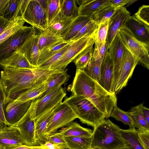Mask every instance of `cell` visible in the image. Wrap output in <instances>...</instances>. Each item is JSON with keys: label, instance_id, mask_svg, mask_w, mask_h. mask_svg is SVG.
<instances>
[{"label": "cell", "instance_id": "cell-45", "mask_svg": "<svg viewBox=\"0 0 149 149\" xmlns=\"http://www.w3.org/2000/svg\"><path fill=\"white\" fill-rule=\"evenodd\" d=\"M133 16L146 25L149 26V5H144L142 6Z\"/></svg>", "mask_w": 149, "mask_h": 149}, {"label": "cell", "instance_id": "cell-44", "mask_svg": "<svg viewBox=\"0 0 149 149\" xmlns=\"http://www.w3.org/2000/svg\"><path fill=\"white\" fill-rule=\"evenodd\" d=\"M5 99L4 91L0 81V132L8 126L5 117L3 108Z\"/></svg>", "mask_w": 149, "mask_h": 149}, {"label": "cell", "instance_id": "cell-19", "mask_svg": "<svg viewBox=\"0 0 149 149\" xmlns=\"http://www.w3.org/2000/svg\"><path fill=\"white\" fill-rule=\"evenodd\" d=\"M113 73V62L108 52L102 62L100 70V79L97 82L111 93H114L112 92L111 87Z\"/></svg>", "mask_w": 149, "mask_h": 149}, {"label": "cell", "instance_id": "cell-43", "mask_svg": "<svg viewBox=\"0 0 149 149\" xmlns=\"http://www.w3.org/2000/svg\"><path fill=\"white\" fill-rule=\"evenodd\" d=\"M60 6V0H49L47 13V27L59 12Z\"/></svg>", "mask_w": 149, "mask_h": 149}, {"label": "cell", "instance_id": "cell-32", "mask_svg": "<svg viewBox=\"0 0 149 149\" xmlns=\"http://www.w3.org/2000/svg\"><path fill=\"white\" fill-rule=\"evenodd\" d=\"M68 69L64 70L48 82L47 86L45 91L37 98L40 99L48 93L54 90L57 87L61 86L68 80L69 76L67 74Z\"/></svg>", "mask_w": 149, "mask_h": 149}, {"label": "cell", "instance_id": "cell-21", "mask_svg": "<svg viewBox=\"0 0 149 149\" xmlns=\"http://www.w3.org/2000/svg\"><path fill=\"white\" fill-rule=\"evenodd\" d=\"M93 17L78 16L61 35L63 40L68 42L70 41L71 39L93 18Z\"/></svg>", "mask_w": 149, "mask_h": 149}, {"label": "cell", "instance_id": "cell-52", "mask_svg": "<svg viewBox=\"0 0 149 149\" xmlns=\"http://www.w3.org/2000/svg\"><path fill=\"white\" fill-rule=\"evenodd\" d=\"M140 104L143 116L148 124L149 125V109L144 106L143 104L141 103Z\"/></svg>", "mask_w": 149, "mask_h": 149}, {"label": "cell", "instance_id": "cell-10", "mask_svg": "<svg viewBox=\"0 0 149 149\" xmlns=\"http://www.w3.org/2000/svg\"><path fill=\"white\" fill-rule=\"evenodd\" d=\"M35 121L32 102L30 108L25 114L18 122L12 126L19 130L24 144L27 146H39L36 139Z\"/></svg>", "mask_w": 149, "mask_h": 149}, {"label": "cell", "instance_id": "cell-6", "mask_svg": "<svg viewBox=\"0 0 149 149\" xmlns=\"http://www.w3.org/2000/svg\"><path fill=\"white\" fill-rule=\"evenodd\" d=\"M119 31L126 47L137 59L138 63L149 69V45L136 39L125 26Z\"/></svg>", "mask_w": 149, "mask_h": 149}, {"label": "cell", "instance_id": "cell-37", "mask_svg": "<svg viewBox=\"0 0 149 149\" xmlns=\"http://www.w3.org/2000/svg\"><path fill=\"white\" fill-rule=\"evenodd\" d=\"M60 11L65 15L74 18L78 16V7L75 0H60Z\"/></svg>", "mask_w": 149, "mask_h": 149}, {"label": "cell", "instance_id": "cell-25", "mask_svg": "<svg viewBox=\"0 0 149 149\" xmlns=\"http://www.w3.org/2000/svg\"><path fill=\"white\" fill-rule=\"evenodd\" d=\"M53 110L35 120L36 139L38 146H43L47 142L44 137V133L52 116Z\"/></svg>", "mask_w": 149, "mask_h": 149}, {"label": "cell", "instance_id": "cell-49", "mask_svg": "<svg viewBox=\"0 0 149 149\" xmlns=\"http://www.w3.org/2000/svg\"><path fill=\"white\" fill-rule=\"evenodd\" d=\"M109 47V46L108 43L106 41L103 43L99 51L98 55L102 60L108 52Z\"/></svg>", "mask_w": 149, "mask_h": 149}, {"label": "cell", "instance_id": "cell-33", "mask_svg": "<svg viewBox=\"0 0 149 149\" xmlns=\"http://www.w3.org/2000/svg\"><path fill=\"white\" fill-rule=\"evenodd\" d=\"M102 61L99 55L93 56L83 70L87 74L97 82L100 79V70Z\"/></svg>", "mask_w": 149, "mask_h": 149}, {"label": "cell", "instance_id": "cell-56", "mask_svg": "<svg viewBox=\"0 0 149 149\" xmlns=\"http://www.w3.org/2000/svg\"><path fill=\"white\" fill-rule=\"evenodd\" d=\"M8 1V0H0V17L2 16L3 9Z\"/></svg>", "mask_w": 149, "mask_h": 149}, {"label": "cell", "instance_id": "cell-48", "mask_svg": "<svg viewBox=\"0 0 149 149\" xmlns=\"http://www.w3.org/2000/svg\"><path fill=\"white\" fill-rule=\"evenodd\" d=\"M30 0H19L18 6L14 17V19L22 16L30 1Z\"/></svg>", "mask_w": 149, "mask_h": 149}, {"label": "cell", "instance_id": "cell-23", "mask_svg": "<svg viewBox=\"0 0 149 149\" xmlns=\"http://www.w3.org/2000/svg\"><path fill=\"white\" fill-rule=\"evenodd\" d=\"M0 65L4 67L17 68L33 69L36 68L32 65L24 55L17 52H13L3 61Z\"/></svg>", "mask_w": 149, "mask_h": 149}, {"label": "cell", "instance_id": "cell-31", "mask_svg": "<svg viewBox=\"0 0 149 149\" xmlns=\"http://www.w3.org/2000/svg\"><path fill=\"white\" fill-rule=\"evenodd\" d=\"M129 112L134 127L141 130H149V125L143 116L140 104L132 107Z\"/></svg>", "mask_w": 149, "mask_h": 149}, {"label": "cell", "instance_id": "cell-41", "mask_svg": "<svg viewBox=\"0 0 149 149\" xmlns=\"http://www.w3.org/2000/svg\"><path fill=\"white\" fill-rule=\"evenodd\" d=\"M19 1V0H8L4 6L1 17L10 21L15 20L14 17Z\"/></svg>", "mask_w": 149, "mask_h": 149}, {"label": "cell", "instance_id": "cell-15", "mask_svg": "<svg viewBox=\"0 0 149 149\" xmlns=\"http://www.w3.org/2000/svg\"><path fill=\"white\" fill-rule=\"evenodd\" d=\"M38 35L36 34L35 31L16 51L24 55L29 63L36 68L40 52L38 45Z\"/></svg>", "mask_w": 149, "mask_h": 149}, {"label": "cell", "instance_id": "cell-30", "mask_svg": "<svg viewBox=\"0 0 149 149\" xmlns=\"http://www.w3.org/2000/svg\"><path fill=\"white\" fill-rule=\"evenodd\" d=\"M68 149H91V136H63Z\"/></svg>", "mask_w": 149, "mask_h": 149}, {"label": "cell", "instance_id": "cell-16", "mask_svg": "<svg viewBox=\"0 0 149 149\" xmlns=\"http://www.w3.org/2000/svg\"><path fill=\"white\" fill-rule=\"evenodd\" d=\"M33 100L20 104H13L9 102L4 104L6 105L4 111L7 126H12L24 116L30 108Z\"/></svg>", "mask_w": 149, "mask_h": 149}, {"label": "cell", "instance_id": "cell-29", "mask_svg": "<svg viewBox=\"0 0 149 149\" xmlns=\"http://www.w3.org/2000/svg\"><path fill=\"white\" fill-rule=\"evenodd\" d=\"M70 42H66L63 40L59 41L40 51L37 67L57 53Z\"/></svg>", "mask_w": 149, "mask_h": 149}, {"label": "cell", "instance_id": "cell-9", "mask_svg": "<svg viewBox=\"0 0 149 149\" xmlns=\"http://www.w3.org/2000/svg\"><path fill=\"white\" fill-rule=\"evenodd\" d=\"M32 26H24L7 39L0 43V65L17 50L34 31Z\"/></svg>", "mask_w": 149, "mask_h": 149}, {"label": "cell", "instance_id": "cell-17", "mask_svg": "<svg viewBox=\"0 0 149 149\" xmlns=\"http://www.w3.org/2000/svg\"><path fill=\"white\" fill-rule=\"evenodd\" d=\"M23 144L24 142L17 128L8 126L0 132V149H14Z\"/></svg>", "mask_w": 149, "mask_h": 149}, {"label": "cell", "instance_id": "cell-39", "mask_svg": "<svg viewBox=\"0 0 149 149\" xmlns=\"http://www.w3.org/2000/svg\"><path fill=\"white\" fill-rule=\"evenodd\" d=\"M117 8L111 5L107 6L95 14L93 19L98 25L104 23L110 19Z\"/></svg>", "mask_w": 149, "mask_h": 149}, {"label": "cell", "instance_id": "cell-11", "mask_svg": "<svg viewBox=\"0 0 149 149\" xmlns=\"http://www.w3.org/2000/svg\"><path fill=\"white\" fill-rule=\"evenodd\" d=\"M22 18L40 32L47 27V14L36 0H30Z\"/></svg>", "mask_w": 149, "mask_h": 149}, {"label": "cell", "instance_id": "cell-1", "mask_svg": "<svg viewBox=\"0 0 149 149\" xmlns=\"http://www.w3.org/2000/svg\"><path fill=\"white\" fill-rule=\"evenodd\" d=\"M64 70L4 67L1 72L0 81L5 96L4 104L27 89L49 82Z\"/></svg>", "mask_w": 149, "mask_h": 149}, {"label": "cell", "instance_id": "cell-55", "mask_svg": "<svg viewBox=\"0 0 149 149\" xmlns=\"http://www.w3.org/2000/svg\"><path fill=\"white\" fill-rule=\"evenodd\" d=\"M43 146L47 147L48 149H65L62 147L56 145L48 141Z\"/></svg>", "mask_w": 149, "mask_h": 149}, {"label": "cell", "instance_id": "cell-54", "mask_svg": "<svg viewBox=\"0 0 149 149\" xmlns=\"http://www.w3.org/2000/svg\"><path fill=\"white\" fill-rule=\"evenodd\" d=\"M40 6L47 13L48 8L49 0H36Z\"/></svg>", "mask_w": 149, "mask_h": 149}, {"label": "cell", "instance_id": "cell-36", "mask_svg": "<svg viewBox=\"0 0 149 149\" xmlns=\"http://www.w3.org/2000/svg\"><path fill=\"white\" fill-rule=\"evenodd\" d=\"M25 22L22 17H17L15 19L11 21L0 35V43L24 27Z\"/></svg>", "mask_w": 149, "mask_h": 149}, {"label": "cell", "instance_id": "cell-27", "mask_svg": "<svg viewBox=\"0 0 149 149\" xmlns=\"http://www.w3.org/2000/svg\"><path fill=\"white\" fill-rule=\"evenodd\" d=\"M38 35V45L40 51L58 42L63 40L59 34L47 28Z\"/></svg>", "mask_w": 149, "mask_h": 149}, {"label": "cell", "instance_id": "cell-7", "mask_svg": "<svg viewBox=\"0 0 149 149\" xmlns=\"http://www.w3.org/2000/svg\"><path fill=\"white\" fill-rule=\"evenodd\" d=\"M77 118L71 108L62 102L53 110L52 116L44 133V137L47 141L48 137L60 128L70 125Z\"/></svg>", "mask_w": 149, "mask_h": 149}, {"label": "cell", "instance_id": "cell-22", "mask_svg": "<svg viewBox=\"0 0 149 149\" xmlns=\"http://www.w3.org/2000/svg\"><path fill=\"white\" fill-rule=\"evenodd\" d=\"M48 82L29 88L20 93L14 100L10 102L13 104H21L37 98L45 91Z\"/></svg>", "mask_w": 149, "mask_h": 149}, {"label": "cell", "instance_id": "cell-47", "mask_svg": "<svg viewBox=\"0 0 149 149\" xmlns=\"http://www.w3.org/2000/svg\"><path fill=\"white\" fill-rule=\"evenodd\" d=\"M140 141L144 149H149V130H136Z\"/></svg>", "mask_w": 149, "mask_h": 149}, {"label": "cell", "instance_id": "cell-50", "mask_svg": "<svg viewBox=\"0 0 149 149\" xmlns=\"http://www.w3.org/2000/svg\"><path fill=\"white\" fill-rule=\"evenodd\" d=\"M129 0H111V5L116 8L124 6L127 5Z\"/></svg>", "mask_w": 149, "mask_h": 149}, {"label": "cell", "instance_id": "cell-57", "mask_svg": "<svg viewBox=\"0 0 149 149\" xmlns=\"http://www.w3.org/2000/svg\"><path fill=\"white\" fill-rule=\"evenodd\" d=\"M137 1V0H129V1L127 4L126 7L132 4H133L134 3Z\"/></svg>", "mask_w": 149, "mask_h": 149}, {"label": "cell", "instance_id": "cell-12", "mask_svg": "<svg viewBox=\"0 0 149 149\" xmlns=\"http://www.w3.org/2000/svg\"><path fill=\"white\" fill-rule=\"evenodd\" d=\"M137 59L126 48L120 65L118 77L114 92L116 95L125 87L131 77L137 64Z\"/></svg>", "mask_w": 149, "mask_h": 149}, {"label": "cell", "instance_id": "cell-46", "mask_svg": "<svg viewBox=\"0 0 149 149\" xmlns=\"http://www.w3.org/2000/svg\"><path fill=\"white\" fill-rule=\"evenodd\" d=\"M47 141L65 149L67 146L63 136L56 132L49 136L47 138Z\"/></svg>", "mask_w": 149, "mask_h": 149}, {"label": "cell", "instance_id": "cell-2", "mask_svg": "<svg viewBox=\"0 0 149 149\" xmlns=\"http://www.w3.org/2000/svg\"><path fill=\"white\" fill-rule=\"evenodd\" d=\"M70 90L73 95L88 99L104 114L106 119L110 117L113 109L117 106L115 93L107 92L83 70H76Z\"/></svg>", "mask_w": 149, "mask_h": 149}, {"label": "cell", "instance_id": "cell-26", "mask_svg": "<svg viewBox=\"0 0 149 149\" xmlns=\"http://www.w3.org/2000/svg\"><path fill=\"white\" fill-rule=\"evenodd\" d=\"M76 18L68 16L60 11L47 27L61 36Z\"/></svg>", "mask_w": 149, "mask_h": 149}, {"label": "cell", "instance_id": "cell-51", "mask_svg": "<svg viewBox=\"0 0 149 149\" xmlns=\"http://www.w3.org/2000/svg\"><path fill=\"white\" fill-rule=\"evenodd\" d=\"M10 21L2 17H0V35L6 29Z\"/></svg>", "mask_w": 149, "mask_h": 149}, {"label": "cell", "instance_id": "cell-8", "mask_svg": "<svg viewBox=\"0 0 149 149\" xmlns=\"http://www.w3.org/2000/svg\"><path fill=\"white\" fill-rule=\"evenodd\" d=\"M97 31L90 36L84 37L73 42L65 53L51 66L50 69L55 70L65 69L68 64L73 61L80 53L88 47L94 44Z\"/></svg>", "mask_w": 149, "mask_h": 149}, {"label": "cell", "instance_id": "cell-14", "mask_svg": "<svg viewBox=\"0 0 149 149\" xmlns=\"http://www.w3.org/2000/svg\"><path fill=\"white\" fill-rule=\"evenodd\" d=\"M130 16V13L125 7L123 6L117 8L110 18L106 40L109 46L117 33L123 27L125 22Z\"/></svg>", "mask_w": 149, "mask_h": 149}, {"label": "cell", "instance_id": "cell-58", "mask_svg": "<svg viewBox=\"0 0 149 149\" xmlns=\"http://www.w3.org/2000/svg\"><path fill=\"white\" fill-rule=\"evenodd\" d=\"M122 149H128L125 146V148H123Z\"/></svg>", "mask_w": 149, "mask_h": 149}, {"label": "cell", "instance_id": "cell-24", "mask_svg": "<svg viewBox=\"0 0 149 149\" xmlns=\"http://www.w3.org/2000/svg\"><path fill=\"white\" fill-rule=\"evenodd\" d=\"M93 132L91 129L84 127L76 122H72L67 127L56 132L64 137H90Z\"/></svg>", "mask_w": 149, "mask_h": 149}, {"label": "cell", "instance_id": "cell-4", "mask_svg": "<svg viewBox=\"0 0 149 149\" xmlns=\"http://www.w3.org/2000/svg\"><path fill=\"white\" fill-rule=\"evenodd\" d=\"M63 102L71 108L82 123L94 128L106 118L104 113L83 96L73 95L66 98Z\"/></svg>", "mask_w": 149, "mask_h": 149}, {"label": "cell", "instance_id": "cell-38", "mask_svg": "<svg viewBox=\"0 0 149 149\" xmlns=\"http://www.w3.org/2000/svg\"><path fill=\"white\" fill-rule=\"evenodd\" d=\"M110 117L114 118L118 121L122 122L125 125H128L129 127V129L132 130L135 128L129 112L122 110L117 106H115L113 109Z\"/></svg>", "mask_w": 149, "mask_h": 149}, {"label": "cell", "instance_id": "cell-34", "mask_svg": "<svg viewBox=\"0 0 149 149\" xmlns=\"http://www.w3.org/2000/svg\"><path fill=\"white\" fill-rule=\"evenodd\" d=\"M109 19L104 23L98 25L94 42L95 47L93 56H95L98 55L100 49L103 43L106 41Z\"/></svg>", "mask_w": 149, "mask_h": 149}, {"label": "cell", "instance_id": "cell-13", "mask_svg": "<svg viewBox=\"0 0 149 149\" xmlns=\"http://www.w3.org/2000/svg\"><path fill=\"white\" fill-rule=\"evenodd\" d=\"M126 47L118 31L110 44L108 49L109 55L113 65L112 91L114 90L117 82L123 54Z\"/></svg>", "mask_w": 149, "mask_h": 149}, {"label": "cell", "instance_id": "cell-20", "mask_svg": "<svg viewBox=\"0 0 149 149\" xmlns=\"http://www.w3.org/2000/svg\"><path fill=\"white\" fill-rule=\"evenodd\" d=\"M78 7V16H92L111 5V0H75Z\"/></svg>", "mask_w": 149, "mask_h": 149}, {"label": "cell", "instance_id": "cell-53", "mask_svg": "<svg viewBox=\"0 0 149 149\" xmlns=\"http://www.w3.org/2000/svg\"><path fill=\"white\" fill-rule=\"evenodd\" d=\"M14 149H48V148L44 146H30L23 144Z\"/></svg>", "mask_w": 149, "mask_h": 149}, {"label": "cell", "instance_id": "cell-5", "mask_svg": "<svg viewBox=\"0 0 149 149\" xmlns=\"http://www.w3.org/2000/svg\"><path fill=\"white\" fill-rule=\"evenodd\" d=\"M66 95L61 86L40 99H34L33 102V112L35 120L53 110L62 102Z\"/></svg>", "mask_w": 149, "mask_h": 149}, {"label": "cell", "instance_id": "cell-42", "mask_svg": "<svg viewBox=\"0 0 149 149\" xmlns=\"http://www.w3.org/2000/svg\"><path fill=\"white\" fill-rule=\"evenodd\" d=\"M73 42L70 41L57 53L36 68L49 69L51 66L58 61L70 47Z\"/></svg>", "mask_w": 149, "mask_h": 149}, {"label": "cell", "instance_id": "cell-18", "mask_svg": "<svg viewBox=\"0 0 149 149\" xmlns=\"http://www.w3.org/2000/svg\"><path fill=\"white\" fill-rule=\"evenodd\" d=\"M124 26L129 30L136 39L149 45V26L146 25L134 16H130L125 22Z\"/></svg>", "mask_w": 149, "mask_h": 149}, {"label": "cell", "instance_id": "cell-40", "mask_svg": "<svg viewBox=\"0 0 149 149\" xmlns=\"http://www.w3.org/2000/svg\"><path fill=\"white\" fill-rule=\"evenodd\" d=\"M98 26L92 18L70 41L74 42L84 37L92 35L97 31Z\"/></svg>", "mask_w": 149, "mask_h": 149}, {"label": "cell", "instance_id": "cell-3", "mask_svg": "<svg viewBox=\"0 0 149 149\" xmlns=\"http://www.w3.org/2000/svg\"><path fill=\"white\" fill-rule=\"evenodd\" d=\"M120 129L109 119L94 128L91 136V149H122L126 146Z\"/></svg>", "mask_w": 149, "mask_h": 149}, {"label": "cell", "instance_id": "cell-28", "mask_svg": "<svg viewBox=\"0 0 149 149\" xmlns=\"http://www.w3.org/2000/svg\"><path fill=\"white\" fill-rule=\"evenodd\" d=\"M120 132L126 147L128 149H144L140 141L135 128L127 130L120 129Z\"/></svg>", "mask_w": 149, "mask_h": 149}, {"label": "cell", "instance_id": "cell-35", "mask_svg": "<svg viewBox=\"0 0 149 149\" xmlns=\"http://www.w3.org/2000/svg\"><path fill=\"white\" fill-rule=\"evenodd\" d=\"M93 45L84 50L74 60L73 62L77 67L76 70H84L92 58L94 52Z\"/></svg>", "mask_w": 149, "mask_h": 149}]
</instances>
